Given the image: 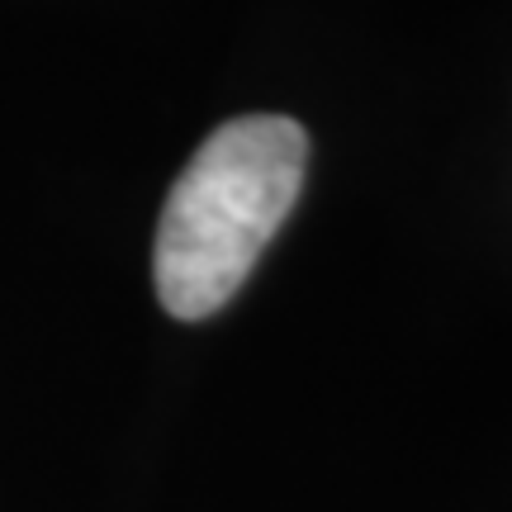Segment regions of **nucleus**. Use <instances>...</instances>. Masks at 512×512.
<instances>
[{
    "instance_id": "nucleus-1",
    "label": "nucleus",
    "mask_w": 512,
    "mask_h": 512,
    "mask_svg": "<svg viewBox=\"0 0 512 512\" xmlns=\"http://www.w3.org/2000/svg\"><path fill=\"white\" fill-rule=\"evenodd\" d=\"M309 162V133L285 114H242L219 124L190 157L157 228V299L171 318L219 313L275 228L290 219Z\"/></svg>"
}]
</instances>
